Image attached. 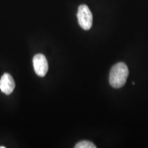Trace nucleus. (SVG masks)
I'll use <instances>...</instances> for the list:
<instances>
[{
  "instance_id": "nucleus-6",
  "label": "nucleus",
  "mask_w": 148,
  "mask_h": 148,
  "mask_svg": "<svg viewBox=\"0 0 148 148\" xmlns=\"http://www.w3.org/2000/svg\"><path fill=\"white\" fill-rule=\"evenodd\" d=\"M0 148H5V146H0Z\"/></svg>"
},
{
  "instance_id": "nucleus-3",
  "label": "nucleus",
  "mask_w": 148,
  "mask_h": 148,
  "mask_svg": "<svg viewBox=\"0 0 148 148\" xmlns=\"http://www.w3.org/2000/svg\"><path fill=\"white\" fill-rule=\"evenodd\" d=\"M33 66L35 73L40 77L45 76L49 69L47 58L41 53H38L34 56L33 58Z\"/></svg>"
},
{
  "instance_id": "nucleus-1",
  "label": "nucleus",
  "mask_w": 148,
  "mask_h": 148,
  "mask_svg": "<svg viewBox=\"0 0 148 148\" xmlns=\"http://www.w3.org/2000/svg\"><path fill=\"white\" fill-rule=\"evenodd\" d=\"M129 71L126 64L118 62L112 66L109 75V83L112 87L119 88L123 86L127 81Z\"/></svg>"
},
{
  "instance_id": "nucleus-4",
  "label": "nucleus",
  "mask_w": 148,
  "mask_h": 148,
  "mask_svg": "<svg viewBox=\"0 0 148 148\" xmlns=\"http://www.w3.org/2000/svg\"><path fill=\"white\" fill-rule=\"evenodd\" d=\"M15 88V82L10 74L5 73L0 79V90L1 91L8 95H10Z\"/></svg>"
},
{
  "instance_id": "nucleus-5",
  "label": "nucleus",
  "mask_w": 148,
  "mask_h": 148,
  "mask_svg": "<svg viewBox=\"0 0 148 148\" xmlns=\"http://www.w3.org/2000/svg\"><path fill=\"white\" fill-rule=\"evenodd\" d=\"M75 148H95L96 146L92 142L88 140H82L77 143L75 146Z\"/></svg>"
},
{
  "instance_id": "nucleus-2",
  "label": "nucleus",
  "mask_w": 148,
  "mask_h": 148,
  "mask_svg": "<svg viewBox=\"0 0 148 148\" xmlns=\"http://www.w3.org/2000/svg\"><path fill=\"white\" fill-rule=\"evenodd\" d=\"M77 20L79 26L84 30H89L92 25V14L86 5H80L77 10Z\"/></svg>"
}]
</instances>
